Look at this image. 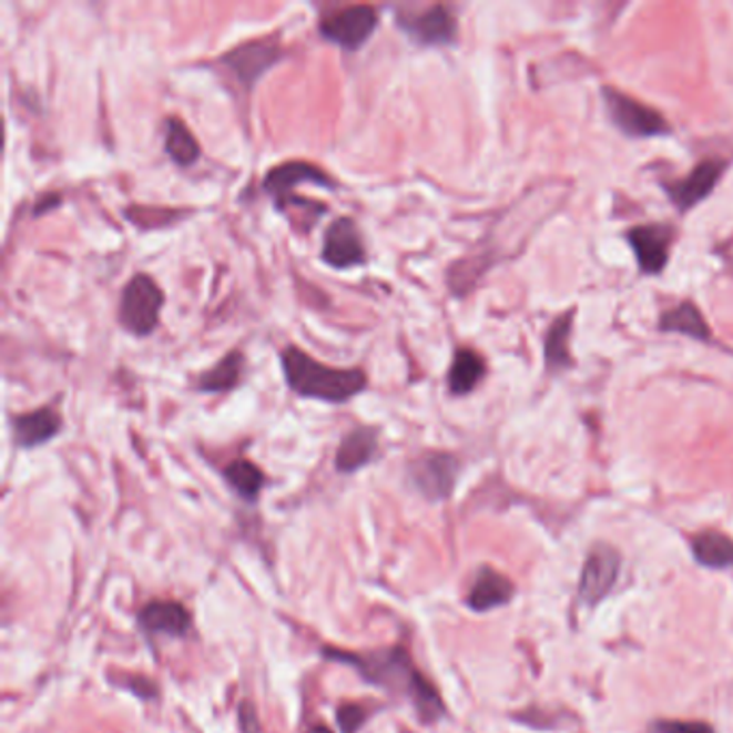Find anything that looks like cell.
<instances>
[{
	"instance_id": "obj_1",
	"label": "cell",
	"mask_w": 733,
	"mask_h": 733,
	"mask_svg": "<svg viewBox=\"0 0 733 733\" xmlns=\"http://www.w3.org/2000/svg\"><path fill=\"white\" fill-rule=\"evenodd\" d=\"M323 654L334 661L349 664L366 682L384 689L385 693L407 699L416 707L419 721L424 723H435L446 714V705L437 689L419 673L405 648L394 645L362 654L327 648Z\"/></svg>"
},
{
	"instance_id": "obj_2",
	"label": "cell",
	"mask_w": 733,
	"mask_h": 733,
	"mask_svg": "<svg viewBox=\"0 0 733 733\" xmlns=\"http://www.w3.org/2000/svg\"><path fill=\"white\" fill-rule=\"evenodd\" d=\"M279 362L286 385L304 398L343 405L368 387L364 370L325 366L306 350L293 345L282 350Z\"/></svg>"
},
{
	"instance_id": "obj_3",
	"label": "cell",
	"mask_w": 733,
	"mask_h": 733,
	"mask_svg": "<svg viewBox=\"0 0 733 733\" xmlns=\"http://www.w3.org/2000/svg\"><path fill=\"white\" fill-rule=\"evenodd\" d=\"M162 308H164V293L157 286V282L146 274H136L125 284L121 293L119 323L130 334L144 338L155 332Z\"/></svg>"
},
{
	"instance_id": "obj_4",
	"label": "cell",
	"mask_w": 733,
	"mask_h": 733,
	"mask_svg": "<svg viewBox=\"0 0 733 733\" xmlns=\"http://www.w3.org/2000/svg\"><path fill=\"white\" fill-rule=\"evenodd\" d=\"M602 98H604L607 112L611 116V123L630 139H652V136H664L671 132V128L661 112L637 102L627 93H622L613 86H604Z\"/></svg>"
},
{
	"instance_id": "obj_5",
	"label": "cell",
	"mask_w": 733,
	"mask_h": 733,
	"mask_svg": "<svg viewBox=\"0 0 733 733\" xmlns=\"http://www.w3.org/2000/svg\"><path fill=\"white\" fill-rule=\"evenodd\" d=\"M377 27H379V13L375 7L353 4L336 13H327L318 22V33L325 41L347 52H355L373 37Z\"/></svg>"
},
{
	"instance_id": "obj_6",
	"label": "cell",
	"mask_w": 733,
	"mask_h": 733,
	"mask_svg": "<svg viewBox=\"0 0 733 733\" xmlns=\"http://www.w3.org/2000/svg\"><path fill=\"white\" fill-rule=\"evenodd\" d=\"M460 471L456 456L426 452L409 465V480L428 501H444L452 495Z\"/></svg>"
},
{
	"instance_id": "obj_7",
	"label": "cell",
	"mask_w": 733,
	"mask_h": 733,
	"mask_svg": "<svg viewBox=\"0 0 733 733\" xmlns=\"http://www.w3.org/2000/svg\"><path fill=\"white\" fill-rule=\"evenodd\" d=\"M398 29L419 45H452L458 33L455 13L446 4H432L424 11H400Z\"/></svg>"
},
{
	"instance_id": "obj_8",
	"label": "cell",
	"mask_w": 733,
	"mask_h": 733,
	"mask_svg": "<svg viewBox=\"0 0 733 733\" xmlns=\"http://www.w3.org/2000/svg\"><path fill=\"white\" fill-rule=\"evenodd\" d=\"M320 258L332 269H350L366 263V245L357 224L350 217H336L323 237Z\"/></svg>"
},
{
	"instance_id": "obj_9",
	"label": "cell",
	"mask_w": 733,
	"mask_h": 733,
	"mask_svg": "<svg viewBox=\"0 0 733 733\" xmlns=\"http://www.w3.org/2000/svg\"><path fill=\"white\" fill-rule=\"evenodd\" d=\"M620 553L609 544H595L583 566L579 598L594 607L613 590L620 574Z\"/></svg>"
},
{
	"instance_id": "obj_10",
	"label": "cell",
	"mask_w": 733,
	"mask_h": 733,
	"mask_svg": "<svg viewBox=\"0 0 733 733\" xmlns=\"http://www.w3.org/2000/svg\"><path fill=\"white\" fill-rule=\"evenodd\" d=\"M282 59V48L278 39L267 37L261 41H250L240 48H235L231 54H226L222 61L231 68V71L240 78L245 89H252L256 80L267 70H272Z\"/></svg>"
},
{
	"instance_id": "obj_11",
	"label": "cell",
	"mask_w": 733,
	"mask_h": 733,
	"mask_svg": "<svg viewBox=\"0 0 733 733\" xmlns=\"http://www.w3.org/2000/svg\"><path fill=\"white\" fill-rule=\"evenodd\" d=\"M727 164L721 160H705L691 171V175L666 183L664 190L678 211H691L705 201L719 185Z\"/></svg>"
},
{
	"instance_id": "obj_12",
	"label": "cell",
	"mask_w": 733,
	"mask_h": 733,
	"mask_svg": "<svg viewBox=\"0 0 733 733\" xmlns=\"http://www.w3.org/2000/svg\"><path fill=\"white\" fill-rule=\"evenodd\" d=\"M299 183H313V185L327 187V190L338 187V183L332 176L323 173L315 164H308V162L279 164V166L267 173L265 181H263V187L274 198L276 210H278L279 205H284L288 198L295 196V187Z\"/></svg>"
},
{
	"instance_id": "obj_13",
	"label": "cell",
	"mask_w": 733,
	"mask_h": 733,
	"mask_svg": "<svg viewBox=\"0 0 733 733\" xmlns=\"http://www.w3.org/2000/svg\"><path fill=\"white\" fill-rule=\"evenodd\" d=\"M673 231L664 224H643L629 231V244L643 274L656 276L669 263Z\"/></svg>"
},
{
	"instance_id": "obj_14",
	"label": "cell",
	"mask_w": 733,
	"mask_h": 733,
	"mask_svg": "<svg viewBox=\"0 0 733 733\" xmlns=\"http://www.w3.org/2000/svg\"><path fill=\"white\" fill-rule=\"evenodd\" d=\"M140 629L155 637H187L192 630L190 611L176 600H153L142 607L139 615Z\"/></svg>"
},
{
	"instance_id": "obj_15",
	"label": "cell",
	"mask_w": 733,
	"mask_h": 733,
	"mask_svg": "<svg viewBox=\"0 0 733 733\" xmlns=\"http://www.w3.org/2000/svg\"><path fill=\"white\" fill-rule=\"evenodd\" d=\"M61 428H63V418L52 407H41L11 419L13 441L22 450L39 448L52 441L61 432Z\"/></svg>"
},
{
	"instance_id": "obj_16",
	"label": "cell",
	"mask_w": 733,
	"mask_h": 733,
	"mask_svg": "<svg viewBox=\"0 0 733 733\" xmlns=\"http://www.w3.org/2000/svg\"><path fill=\"white\" fill-rule=\"evenodd\" d=\"M379 448V432L377 428L362 426L350 430L349 435L340 441L336 452V469L340 474H355L370 465L377 456Z\"/></svg>"
},
{
	"instance_id": "obj_17",
	"label": "cell",
	"mask_w": 733,
	"mask_h": 733,
	"mask_svg": "<svg viewBox=\"0 0 733 733\" xmlns=\"http://www.w3.org/2000/svg\"><path fill=\"white\" fill-rule=\"evenodd\" d=\"M512 594H515V586L508 577H503L501 572H497L492 568H482V570H478V574L474 579V586L467 595V604L474 611L485 613V611L506 604Z\"/></svg>"
},
{
	"instance_id": "obj_18",
	"label": "cell",
	"mask_w": 733,
	"mask_h": 733,
	"mask_svg": "<svg viewBox=\"0 0 733 733\" xmlns=\"http://www.w3.org/2000/svg\"><path fill=\"white\" fill-rule=\"evenodd\" d=\"M245 357L242 350H231L226 353L213 368L203 373L194 389L203 394H226L233 391L244 379Z\"/></svg>"
},
{
	"instance_id": "obj_19",
	"label": "cell",
	"mask_w": 733,
	"mask_h": 733,
	"mask_svg": "<svg viewBox=\"0 0 733 733\" xmlns=\"http://www.w3.org/2000/svg\"><path fill=\"white\" fill-rule=\"evenodd\" d=\"M487 375V364L474 349H458L448 373V387L452 396L471 394Z\"/></svg>"
},
{
	"instance_id": "obj_20",
	"label": "cell",
	"mask_w": 733,
	"mask_h": 733,
	"mask_svg": "<svg viewBox=\"0 0 733 733\" xmlns=\"http://www.w3.org/2000/svg\"><path fill=\"white\" fill-rule=\"evenodd\" d=\"M574 315H577V308H570L568 313L558 316L544 336V364L553 373L572 366V355H570L568 343H570V334H572Z\"/></svg>"
},
{
	"instance_id": "obj_21",
	"label": "cell",
	"mask_w": 733,
	"mask_h": 733,
	"mask_svg": "<svg viewBox=\"0 0 733 733\" xmlns=\"http://www.w3.org/2000/svg\"><path fill=\"white\" fill-rule=\"evenodd\" d=\"M659 329L661 332H675V334H684L698 340H710V327L705 323L703 315L699 313L698 306H693L691 302H684L675 308H671L669 313H664L659 320Z\"/></svg>"
},
{
	"instance_id": "obj_22",
	"label": "cell",
	"mask_w": 733,
	"mask_h": 733,
	"mask_svg": "<svg viewBox=\"0 0 733 733\" xmlns=\"http://www.w3.org/2000/svg\"><path fill=\"white\" fill-rule=\"evenodd\" d=\"M693 556L707 568H732L733 540L721 531H703L693 540Z\"/></svg>"
},
{
	"instance_id": "obj_23",
	"label": "cell",
	"mask_w": 733,
	"mask_h": 733,
	"mask_svg": "<svg viewBox=\"0 0 733 733\" xmlns=\"http://www.w3.org/2000/svg\"><path fill=\"white\" fill-rule=\"evenodd\" d=\"M164 149H166L169 157L175 162L176 166H181V169L192 166L201 157V144H198V140L194 139V134L176 116L166 121Z\"/></svg>"
},
{
	"instance_id": "obj_24",
	"label": "cell",
	"mask_w": 733,
	"mask_h": 733,
	"mask_svg": "<svg viewBox=\"0 0 733 733\" xmlns=\"http://www.w3.org/2000/svg\"><path fill=\"white\" fill-rule=\"evenodd\" d=\"M224 478H226L228 487L235 490L245 501H256L261 490L265 487V474L254 462H250L245 458L233 460L224 469Z\"/></svg>"
},
{
	"instance_id": "obj_25",
	"label": "cell",
	"mask_w": 733,
	"mask_h": 733,
	"mask_svg": "<svg viewBox=\"0 0 733 733\" xmlns=\"http://www.w3.org/2000/svg\"><path fill=\"white\" fill-rule=\"evenodd\" d=\"M366 710L357 703H345L338 707V725L343 733H357V730L364 725L366 721Z\"/></svg>"
},
{
	"instance_id": "obj_26",
	"label": "cell",
	"mask_w": 733,
	"mask_h": 733,
	"mask_svg": "<svg viewBox=\"0 0 733 733\" xmlns=\"http://www.w3.org/2000/svg\"><path fill=\"white\" fill-rule=\"evenodd\" d=\"M652 733H714V730L699 721H659L652 725Z\"/></svg>"
},
{
	"instance_id": "obj_27",
	"label": "cell",
	"mask_w": 733,
	"mask_h": 733,
	"mask_svg": "<svg viewBox=\"0 0 733 733\" xmlns=\"http://www.w3.org/2000/svg\"><path fill=\"white\" fill-rule=\"evenodd\" d=\"M240 727H242V733H261L258 714L250 701H244L240 705Z\"/></svg>"
},
{
	"instance_id": "obj_28",
	"label": "cell",
	"mask_w": 733,
	"mask_h": 733,
	"mask_svg": "<svg viewBox=\"0 0 733 733\" xmlns=\"http://www.w3.org/2000/svg\"><path fill=\"white\" fill-rule=\"evenodd\" d=\"M59 203H61V196L59 194H45L35 205V215H41L45 211L57 210Z\"/></svg>"
}]
</instances>
